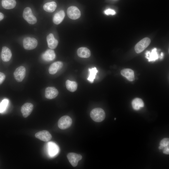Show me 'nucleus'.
I'll use <instances>...</instances> for the list:
<instances>
[{"label":"nucleus","instance_id":"obj_1","mask_svg":"<svg viewBox=\"0 0 169 169\" xmlns=\"http://www.w3.org/2000/svg\"><path fill=\"white\" fill-rule=\"evenodd\" d=\"M91 119L96 122H100L103 121L105 118V113L103 109L100 108L93 109L90 113Z\"/></svg>","mask_w":169,"mask_h":169},{"label":"nucleus","instance_id":"obj_2","mask_svg":"<svg viewBox=\"0 0 169 169\" xmlns=\"http://www.w3.org/2000/svg\"><path fill=\"white\" fill-rule=\"evenodd\" d=\"M23 17L30 24H34L37 22V18L33 14L31 9L29 7H26L24 9Z\"/></svg>","mask_w":169,"mask_h":169},{"label":"nucleus","instance_id":"obj_3","mask_svg":"<svg viewBox=\"0 0 169 169\" xmlns=\"http://www.w3.org/2000/svg\"><path fill=\"white\" fill-rule=\"evenodd\" d=\"M23 47L25 49L32 50L37 47L38 41L34 38L27 37L23 39Z\"/></svg>","mask_w":169,"mask_h":169},{"label":"nucleus","instance_id":"obj_4","mask_svg":"<svg viewBox=\"0 0 169 169\" xmlns=\"http://www.w3.org/2000/svg\"><path fill=\"white\" fill-rule=\"evenodd\" d=\"M72 122V119L70 117L64 115L59 119L58 123V126L61 129H65L71 126Z\"/></svg>","mask_w":169,"mask_h":169},{"label":"nucleus","instance_id":"obj_5","mask_svg":"<svg viewBox=\"0 0 169 169\" xmlns=\"http://www.w3.org/2000/svg\"><path fill=\"white\" fill-rule=\"evenodd\" d=\"M151 43V40L148 38H145L138 42L135 45V50L136 52L139 54L143 51Z\"/></svg>","mask_w":169,"mask_h":169},{"label":"nucleus","instance_id":"obj_6","mask_svg":"<svg viewBox=\"0 0 169 169\" xmlns=\"http://www.w3.org/2000/svg\"><path fill=\"white\" fill-rule=\"evenodd\" d=\"M26 69L23 66H19L15 69L13 75L17 82H21L23 81L26 75Z\"/></svg>","mask_w":169,"mask_h":169},{"label":"nucleus","instance_id":"obj_7","mask_svg":"<svg viewBox=\"0 0 169 169\" xmlns=\"http://www.w3.org/2000/svg\"><path fill=\"white\" fill-rule=\"evenodd\" d=\"M67 14L69 17L72 19H76L80 16L81 13L79 9L76 7L71 6L67 10Z\"/></svg>","mask_w":169,"mask_h":169},{"label":"nucleus","instance_id":"obj_8","mask_svg":"<svg viewBox=\"0 0 169 169\" xmlns=\"http://www.w3.org/2000/svg\"><path fill=\"white\" fill-rule=\"evenodd\" d=\"M67 157L71 165L75 167L78 161L82 159V156L81 155L72 152L68 154Z\"/></svg>","mask_w":169,"mask_h":169},{"label":"nucleus","instance_id":"obj_9","mask_svg":"<svg viewBox=\"0 0 169 169\" xmlns=\"http://www.w3.org/2000/svg\"><path fill=\"white\" fill-rule=\"evenodd\" d=\"M33 108V105L30 103H26L21 107V112L23 117L26 118L31 113Z\"/></svg>","mask_w":169,"mask_h":169},{"label":"nucleus","instance_id":"obj_10","mask_svg":"<svg viewBox=\"0 0 169 169\" xmlns=\"http://www.w3.org/2000/svg\"><path fill=\"white\" fill-rule=\"evenodd\" d=\"M35 136L36 138L44 141H49L52 137L51 134L46 130H43L38 132L35 134Z\"/></svg>","mask_w":169,"mask_h":169},{"label":"nucleus","instance_id":"obj_11","mask_svg":"<svg viewBox=\"0 0 169 169\" xmlns=\"http://www.w3.org/2000/svg\"><path fill=\"white\" fill-rule=\"evenodd\" d=\"M58 94L59 92L57 90L53 87H48L45 90V96L48 99H52L55 98Z\"/></svg>","mask_w":169,"mask_h":169},{"label":"nucleus","instance_id":"obj_12","mask_svg":"<svg viewBox=\"0 0 169 169\" xmlns=\"http://www.w3.org/2000/svg\"><path fill=\"white\" fill-rule=\"evenodd\" d=\"M12 54L10 50L6 46L3 47L1 54V58L4 62L9 61L11 59Z\"/></svg>","mask_w":169,"mask_h":169},{"label":"nucleus","instance_id":"obj_13","mask_svg":"<svg viewBox=\"0 0 169 169\" xmlns=\"http://www.w3.org/2000/svg\"><path fill=\"white\" fill-rule=\"evenodd\" d=\"M146 58L149 62L154 61L157 59L159 57L157 51V49L154 48L151 51H147L145 53Z\"/></svg>","mask_w":169,"mask_h":169},{"label":"nucleus","instance_id":"obj_14","mask_svg":"<svg viewBox=\"0 0 169 169\" xmlns=\"http://www.w3.org/2000/svg\"><path fill=\"white\" fill-rule=\"evenodd\" d=\"M63 64L60 61H57L52 64L49 69V73L51 74H56L63 67Z\"/></svg>","mask_w":169,"mask_h":169},{"label":"nucleus","instance_id":"obj_15","mask_svg":"<svg viewBox=\"0 0 169 169\" xmlns=\"http://www.w3.org/2000/svg\"><path fill=\"white\" fill-rule=\"evenodd\" d=\"M120 73L123 76L129 81H132L135 79L134 71L131 69H123L121 71Z\"/></svg>","mask_w":169,"mask_h":169},{"label":"nucleus","instance_id":"obj_16","mask_svg":"<svg viewBox=\"0 0 169 169\" xmlns=\"http://www.w3.org/2000/svg\"><path fill=\"white\" fill-rule=\"evenodd\" d=\"M47 40L49 47L51 49H55L58 45V41L52 33H50L47 36Z\"/></svg>","mask_w":169,"mask_h":169},{"label":"nucleus","instance_id":"obj_17","mask_svg":"<svg viewBox=\"0 0 169 169\" xmlns=\"http://www.w3.org/2000/svg\"><path fill=\"white\" fill-rule=\"evenodd\" d=\"M77 54L80 57L88 58L90 56L91 53L90 50L87 48L82 47L78 49Z\"/></svg>","mask_w":169,"mask_h":169},{"label":"nucleus","instance_id":"obj_18","mask_svg":"<svg viewBox=\"0 0 169 169\" xmlns=\"http://www.w3.org/2000/svg\"><path fill=\"white\" fill-rule=\"evenodd\" d=\"M48 149L49 153L51 156H53L56 155L59 151L58 146L56 144L52 142H49Z\"/></svg>","mask_w":169,"mask_h":169},{"label":"nucleus","instance_id":"obj_19","mask_svg":"<svg viewBox=\"0 0 169 169\" xmlns=\"http://www.w3.org/2000/svg\"><path fill=\"white\" fill-rule=\"evenodd\" d=\"M65 15V13L63 10L59 11L54 15L53 18V22L56 24H59L63 20Z\"/></svg>","mask_w":169,"mask_h":169},{"label":"nucleus","instance_id":"obj_20","mask_svg":"<svg viewBox=\"0 0 169 169\" xmlns=\"http://www.w3.org/2000/svg\"><path fill=\"white\" fill-rule=\"evenodd\" d=\"M55 57L54 52L52 49H48L42 55L43 59L48 61L53 60L55 58Z\"/></svg>","mask_w":169,"mask_h":169},{"label":"nucleus","instance_id":"obj_21","mask_svg":"<svg viewBox=\"0 0 169 169\" xmlns=\"http://www.w3.org/2000/svg\"><path fill=\"white\" fill-rule=\"evenodd\" d=\"M132 106L135 110H138L144 106V103L140 98H136L132 102Z\"/></svg>","mask_w":169,"mask_h":169},{"label":"nucleus","instance_id":"obj_22","mask_svg":"<svg viewBox=\"0 0 169 169\" xmlns=\"http://www.w3.org/2000/svg\"><path fill=\"white\" fill-rule=\"evenodd\" d=\"M16 4L15 0H2V5L6 9H11L15 7Z\"/></svg>","mask_w":169,"mask_h":169},{"label":"nucleus","instance_id":"obj_23","mask_svg":"<svg viewBox=\"0 0 169 169\" xmlns=\"http://www.w3.org/2000/svg\"><path fill=\"white\" fill-rule=\"evenodd\" d=\"M56 7V3L54 2H51L45 4L43 6V8L46 12L51 13L55 10Z\"/></svg>","mask_w":169,"mask_h":169},{"label":"nucleus","instance_id":"obj_24","mask_svg":"<svg viewBox=\"0 0 169 169\" xmlns=\"http://www.w3.org/2000/svg\"><path fill=\"white\" fill-rule=\"evenodd\" d=\"M66 85L67 90L71 92L75 91L77 88V84L76 82L69 80L66 81Z\"/></svg>","mask_w":169,"mask_h":169},{"label":"nucleus","instance_id":"obj_25","mask_svg":"<svg viewBox=\"0 0 169 169\" xmlns=\"http://www.w3.org/2000/svg\"><path fill=\"white\" fill-rule=\"evenodd\" d=\"M89 75L87 80L90 83H93L95 79L98 70L95 67L89 69Z\"/></svg>","mask_w":169,"mask_h":169},{"label":"nucleus","instance_id":"obj_26","mask_svg":"<svg viewBox=\"0 0 169 169\" xmlns=\"http://www.w3.org/2000/svg\"><path fill=\"white\" fill-rule=\"evenodd\" d=\"M8 102V100L7 99H4L0 103V113L3 112L6 110Z\"/></svg>","mask_w":169,"mask_h":169},{"label":"nucleus","instance_id":"obj_27","mask_svg":"<svg viewBox=\"0 0 169 169\" xmlns=\"http://www.w3.org/2000/svg\"><path fill=\"white\" fill-rule=\"evenodd\" d=\"M169 145V139L168 138H164L162 139L160 142V146L158 148L160 150L163 149L165 147L168 146Z\"/></svg>","mask_w":169,"mask_h":169},{"label":"nucleus","instance_id":"obj_28","mask_svg":"<svg viewBox=\"0 0 169 169\" xmlns=\"http://www.w3.org/2000/svg\"><path fill=\"white\" fill-rule=\"evenodd\" d=\"M105 14L107 15H114L115 14L116 12L114 10L110 9H108L104 11Z\"/></svg>","mask_w":169,"mask_h":169},{"label":"nucleus","instance_id":"obj_29","mask_svg":"<svg viewBox=\"0 0 169 169\" xmlns=\"http://www.w3.org/2000/svg\"><path fill=\"white\" fill-rule=\"evenodd\" d=\"M5 77L6 76L5 74L3 73L0 72V84L4 80Z\"/></svg>","mask_w":169,"mask_h":169},{"label":"nucleus","instance_id":"obj_30","mask_svg":"<svg viewBox=\"0 0 169 169\" xmlns=\"http://www.w3.org/2000/svg\"><path fill=\"white\" fill-rule=\"evenodd\" d=\"M163 153L166 154H169V146L165 147L163 149Z\"/></svg>","mask_w":169,"mask_h":169},{"label":"nucleus","instance_id":"obj_31","mask_svg":"<svg viewBox=\"0 0 169 169\" xmlns=\"http://www.w3.org/2000/svg\"><path fill=\"white\" fill-rule=\"evenodd\" d=\"M4 15L1 13L0 12V21L2 20L4 18Z\"/></svg>","mask_w":169,"mask_h":169},{"label":"nucleus","instance_id":"obj_32","mask_svg":"<svg viewBox=\"0 0 169 169\" xmlns=\"http://www.w3.org/2000/svg\"><path fill=\"white\" fill-rule=\"evenodd\" d=\"M163 53L162 52H161V54L160 56V58L161 59H162L163 57Z\"/></svg>","mask_w":169,"mask_h":169},{"label":"nucleus","instance_id":"obj_33","mask_svg":"<svg viewBox=\"0 0 169 169\" xmlns=\"http://www.w3.org/2000/svg\"><path fill=\"white\" fill-rule=\"evenodd\" d=\"M116 119V118H115V120Z\"/></svg>","mask_w":169,"mask_h":169}]
</instances>
